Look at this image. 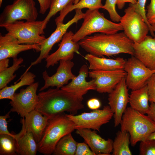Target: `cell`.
I'll use <instances>...</instances> for the list:
<instances>
[{
  "mask_svg": "<svg viewBox=\"0 0 155 155\" xmlns=\"http://www.w3.org/2000/svg\"><path fill=\"white\" fill-rule=\"evenodd\" d=\"M78 43L86 51L98 57H108L121 53L134 55L133 42L124 32L95 34L86 36Z\"/></svg>",
  "mask_w": 155,
  "mask_h": 155,
  "instance_id": "1",
  "label": "cell"
},
{
  "mask_svg": "<svg viewBox=\"0 0 155 155\" xmlns=\"http://www.w3.org/2000/svg\"><path fill=\"white\" fill-rule=\"evenodd\" d=\"M35 110L49 118L66 111L75 115L84 108L76 96L60 88H50L38 94Z\"/></svg>",
  "mask_w": 155,
  "mask_h": 155,
  "instance_id": "2",
  "label": "cell"
},
{
  "mask_svg": "<svg viewBox=\"0 0 155 155\" xmlns=\"http://www.w3.org/2000/svg\"><path fill=\"white\" fill-rule=\"evenodd\" d=\"M75 128L73 122L64 113L50 118L40 141L38 151L45 155L53 154L59 140Z\"/></svg>",
  "mask_w": 155,
  "mask_h": 155,
  "instance_id": "3",
  "label": "cell"
},
{
  "mask_svg": "<svg viewBox=\"0 0 155 155\" xmlns=\"http://www.w3.org/2000/svg\"><path fill=\"white\" fill-rule=\"evenodd\" d=\"M121 130L127 132L130 136V143L135 146L139 142L146 140L155 131V122L147 115L130 107H127L122 117Z\"/></svg>",
  "mask_w": 155,
  "mask_h": 155,
  "instance_id": "4",
  "label": "cell"
},
{
  "mask_svg": "<svg viewBox=\"0 0 155 155\" xmlns=\"http://www.w3.org/2000/svg\"><path fill=\"white\" fill-rule=\"evenodd\" d=\"M99 9H88L86 11L81 26L73 36V41L78 42L94 33L110 34L123 30L120 23H116L107 19Z\"/></svg>",
  "mask_w": 155,
  "mask_h": 155,
  "instance_id": "5",
  "label": "cell"
},
{
  "mask_svg": "<svg viewBox=\"0 0 155 155\" xmlns=\"http://www.w3.org/2000/svg\"><path fill=\"white\" fill-rule=\"evenodd\" d=\"M43 20L32 21L19 20L13 23L2 25L7 34L13 36L21 44H38L40 45L46 38L42 35L44 34L42 29Z\"/></svg>",
  "mask_w": 155,
  "mask_h": 155,
  "instance_id": "6",
  "label": "cell"
},
{
  "mask_svg": "<svg viewBox=\"0 0 155 155\" xmlns=\"http://www.w3.org/2000/svg\"><path fill=\"white\" fill-rule=\"evenodd\" d=\"M38 13L34 0H15L6 6L0 15V25L8 24L16 21H36Z\"/></svg>",
  "mask_w": 155,
  "mask_h": 155,
  "instance_id": "7",
  "label": "cell"
},
{
  "mask_svg": "<svg viewBox=\"0 0 155 155\" xmlns=\"http://www.w3.org/2000/svg\"><path fill=\"white\" fill-rule=\"evenodd\" d=\"M124 12L120 21L124 32L133 42H141L149 31L148 25L141 15L129 4Z\"/></svg>",
  "mask_w": 155,
  "mask_h": 155,
  "instance_id": "8",
  "label": "cell"
},
{
  "mask_svg": "<svg viewBox=\"0 0 155 155\" xmlns=\"http://www.w3.org/2000/svg\"><path fill=\"white\" fill-rule=\"evenodd\" d=\"M73 123L75 129L87 128L100 131L101 126L109 122L113 113L109 106H104L102 110H93L75 115L66 114Z\"/></svg>",
  "mask_w": 155,
  "mask_h": 155,
  "instance_id": "9",
  "label": "cell"
},
{
  "mask_svg": "<svg viewBox=\"0 0 155 155\" xmlns=\"http://www.w3.org/2000/svg\"><path fill=\"white\" fill-rule=\"evenodd\" d=\"M124 69L127 73V86L131 90L144 86L150 78L155 73V70L147 68L134 56H132L126 61Z\"/></svg>",
  "mask_w": 155,
  "mask_h": 155,
  "instance_id": "10",
  "label": "cell"
},
{
  "mask_svg": "<svg viewBox=\"0 0 155 155\" xmlns=\"http://www.w3.org/2000/svg\"><path fill=\"white\" fill-rule=\"evenodd\" d=\"M39 83L36 82L21 89L18 93H15L10 104L11 112L17 113L22 118H24L29 113L35 110L38 98L36 92Z\"/></svg>",
  "mask_w": 155,
  "mask_h": 155,
  "instance_id": "11",
  "label": "cell"
},
{
  "mask_svg": "<svg viewBox=\"0 0 155 155\" xmlns=\"http://www.w3.org/2000/svg\"><path fill=\"white\" fill-rule=\"evenodd\" d=\"M85 13L82 9L75 10V14L73 18L65 24L59 23L57 25L55 30L47 38H46L41 45L40 54L37 59L31 63L32 66L40 63L42 60L45 59L49 55V53L53 46L56 43L61 40L63 36L67 32L68 28L73 24L83 19Z\"/></svg>",
  "mask_w": 155,
  "mask_h": 155,
  "instance_id": "12",
  "label": "cell"
},
{
  "mask_svg": "<svg viewBox=\"0 0 155 155\" xmlns=\"http://www.w3.org/2000/svg\"><path fill=\"white\" fill-rule=\"evenodd\" d=\"M128 89L125 77L108 94V104L113 113L115 127L120 124L123 115L129 103Z\"/></svg>",
  "mask_w": 155,
  "mask_h": 155,
  "instance_id": "13",
  "label": "cell"
},
{
  "mask_svg": "<svg viewBox=\"0 0 155 155\" xmlns=\"http://www.w3.org/2000/svg\"><path fill=\"white\" fill-rule=\"evenodd\" d=\"M89 77L95 80L96 90L100 93H109L115 88L127 73L124 69L111 71L91 70Z\"/></svg>",
  "mask_w": 155,
  "mask_h": 155,
  "instance_id": "14",
  "label": "cell"
},
{
  "mask_svg": "<svg viewBox=\"0 0 155 155\" xmlns=\"http://www.w3.org/2000/svg\"><path fill=\"white\" fill-rule=\"evenodd\" d=\"M74 34L72 31H69L64 35L58 49L45 59L47 68L54 66L60 60H71L74 53H79L80 46L78 42L73 40Z\"/></svg>",
  "mask_w": 155,
  "mask_h": 155,
  "instance_id": "15",
  "label": "cell"
},
{
  "mask_svg": "<svg viewBox=\"0 0 155 155\" xmlns=\"http://www.w3.org/2000/svg\"><path fill=\"white\" fill-rule=\"evenodd\" d=\"M56 72L51 76H49L46 70L42 73V77L44 81V86L39 90L42 91L50 87L55 86L61 88L64 85L68 83L70 80L76 76L71 71L74 65L71 60H60Z\"/></svg>",
  "mask_w": 155,
  "mask_h": 155,
  "instance_id": "16",
  "label": "cell"
},
{
  "mask_svg": "<svg viewBox=\"0 0 155 155\" xmlns=\"http://www.w3.org/2000/svg\"><path fill=\"white\" fill-rule=\"evenodd\" d=\"M40 45L38 44H19L15 37L7 34L3 35L0 33V60L9 58H17L18 54L23 51L33 49L40 52Z\"/></svg>",
  "mask_w": 155,
  "mask_h": 155,
  "instance_id": "17",
  "label": "cell"
},
{
  "mask_svg": "<svg viewBox=\"0 0 155 155\" xmlns=\"http://www.w3.org/2000/svg\"><path fill=\"white\" fill-rule=\"evenodd\" d=\"M76 133L82 137L96 155H109L113 152V141L105 140L96 131L87 128L76 129Z\"/></svg>",
  "mask_w": 155,
  "mask_h": 155,
  "instance_id": "18",
  "label": "cell"
},
{
  "mask_svg": "<svg viewBox=\"0 0 155 155\" xmlns=\"http://www.w3.org/2000/svg\"><path fill=\"white\" fill-rule=\"evenodd\" d=\"M88 69L87 65H83L80 69L78 75L72 80L71 82L61 88L74 94L82 101L83 96L89 90H96V89L94 79L89 82L86 80L88 75Z\"/></svg>",
  "mask_w": 155,
  "mask_h": 155,
  "instance_id": "19",
  "label": "cell"
},
{
  "mask_svg": "<svg viewBox=\"0 0 155 155\" xmlns=\"http://www.w3.org/2000/svg\"><path fill=\"white\" fill-rule=\"evenodd\" d=\"M134 56L146 67L155 70V37L147 36L140 43L133 42Z\"/></svg>",
  "mask_w": 155,
  "mask_h": 155,
  "instance_id": "20",
  "label": "cell"
},
{
  "mask_svg": "<svg viewBox=\"0 0 155 155\" xmlns=\"http://www.w3.org/2000/svg\"><path fill=\"white\" fill-rule=\"evenodd\" d=\"M22 129L18 133L15 134L17 152L20 155H35L38 151V143L32 133L26 127L23 118L20 120Z\"/></svg>",
  "mask_w": 155,
  "mask_h": 155,
  "instance_id": "21",
  "label": "cell"
},
{
  "mask_svg": "<svg viewBox=\"0 0 155 155\" xmlns=\"http://www.w3.org/2000/svg\"><path fill=\"white\" fill-rule=\"evenodd\" d=\"M85 59L88 62V69L91 70L111 71L124 69L126 61L123 58L115 59L100 57L90 54H86Z\"/></svg>",
  "mask_w": 155,
  "mask_h": 155,
  "instance_id": "22",
  "label": "cell"
},
{
  "mask_svg": "<svg viewBox=\"0 0 155 155\" xmlns=\"http://www.w3.org/2000/svg\"><path fill=\"white\" fill-rule=\"evenodd\" d=\"M23 118L27 129L33 134L36 142L40 140L49 119L34 110Z\"/></svg>",
  "mask_w": 155,
  "mask_h": 155,
  "instance_id": "23",
  "label": "cell"
},
{
  "mask_svg": "<svg viewBox=\"0 0 155 155\" xmlns=\"http://www.w3.org/2000/svg\"><path fill=\"white\" fill-rule=\"evenodd\" d=\"M146 84L141 88L131 90L129 95V103L133 109L144 114H146L150 106Z\"/></svg>",
  "mask_w": 155,
  "mask_h": 155,
  "instance_id": "24",
  "label": "cell"
},
{
  "mask_svg": "<svg viewBox=\"0 0 155 155\" xmlns=\"http://www.w3.org/2000/svg\"><path fill=\"white\" fill-rule=\"evenodd\" d=\"M28 68L22 75L19 82L14 83V85L9 86H7L1 89L0 90V99H5L11 100L13 97L15 92L20 87L26 85L29 86L34 83L36 75L31 72L28 71Z\"/></svg>",
  "mask_w": 155,
  "mask_h": 155,
  "instance_id": "25",
  "label": "cell"
},
{
  "mask_svg": "<svg viewBox=\"0 0 155 155\" xmlns=\"http://www.w3.org/2000/svg\"><path fill=\"white\" fill-rule=\"evenodd\" d=\"M102 0H80L76 3L69 5L60 11L59 15L55 19L56 25L63 23L65 18L70 12L76 9H82L87 8L88 9L101 8L103 5Z\"/></svg>",
  "mask_w": 155,
  "mask_h": 155,
  "instance_id": "26",
  "label": "cell"
},
{
  "mask_svg": "<svg viewBox=\"0 0 155 155\" xmlns=\"http://www.w3.org/2000/svg\"><path fill=\"white\" fill-rule=\"evenodd\" d=\"M130 136L127 131L120 130L116 133L113 142V155H131L129 148Z\"/></svg>",
  "mask_w": 155,
  "mask_h": 155,
  "instance_id": "27",
  "label": "cell"
},
{
  "mask_svg": "<svg viewBox=\"0 0 155 155\" xmlns=\"http://www.w3.org/2000/svg\"><path fill=\"white\" fill-rule=\"evenodd\" d=\"M77 143L71 133H69L59 140L53 154L55 155H75Z\"/></svg>",
  "mask_w": 155,
  "mask_h": 155,
  "instance_id": "28",
  "label": "cell"
},
{
  "mask_svg": "<svg viewBox=\"0 0 155 155\" xmlns=\"http://www.w3.org/2000/svg\"><path fill=\"white\" fill-rule=\"evenodd\" d=\"M23 61L22 57L13 59L12 65L0 72V89L6 86L8 84L16 78V75L14 73L21 66L20 65Z\"/></svg>",
  "mask_w": 155,
  "mask_h": 155,
  "instance_id": "29",
  "label": "cell"
},
{
  "mask_svg": "<svg viewBox=\"0 0 155 155\" xmlns=\"http://www.w3.org/2000/svg\"><path fill=\"white\" fill-rule=\"evenodd\" d=\"M75 0H50V5L49 12L44 19L42 29L46 27L51 19L58 12H60L67 7L73 4Z\"/></svg>",
  "mask_w": 155,
  "mask_h": 155,
  "instance_id": "30",
  "label": "cell"
},
{
  "mask_svg": "<svg viewBox=\"0 0 155 155\" xmlns=\"http://www.w3.org/2000/svg\"><path fill=\"white\" fill-rule=\"evenodd\" d=\"M0 155H18L14 137L6 134L0 135Z\"/></svg>",
  "mask_w": 155,
  "mask_h": 155,
  "instance_id": "31",
  "label": "cell"
},
{
  "mask_svg": "<svg viewBox=\"0 0 155 155\" xmlns=\"http://www.w3.org/2000/svg\"><path fill=\"white\" fill-rule=\"evenodd\" d=\"M117 1V0H106L105 4L101 8L108 12L111 19L115 22H120L121 18L116 9Z\"/></svg>",
  "mask_w": 155,
  "mask_h": 155,
  "instance_id": "32",
  "label": "cell"
},
{
  "mask_svg": "<svg viewBox=\"0 0 155 155\" xmlns=\"http://www.w3.org/2000/svg\"><path fill=\"white\" fill-rule=\"evenodd\" d=\"M140 155H155V140H146L140 142Z\"/></svg>",
  "mask_w": 155,
  "mask_h": 155,
  "instance_id": "33",
  "label": "cell"
},
{
  "mask_svg": "<svg viewBox=\"0 0 155 155\" xmlns=\"http://www.w3.org/2000/svg\"><path fill=\"white\" fill-rule=\"evenodd\" d=\"M136 3L133 4H129L132 6L134 9L142 16L145 22L148 25L149 28V31L152 36L155 37L154 32L152 30L151 26L148 21L146 17V13L145 9L146 3L147 0H137Z\"/></svg>",
  "mask_w": 155,
  "mask_h": 155,
  "instance_id": "34",
  "label": "cell"
},
{
  "mask_svg": "<svg viewBox=\"0 0 155 155\" xmlns=\"http://www.w3.org/2000/svg\"><path fill=\"white\" fill-rule=\"evenodd\" d=\"M149 101L155 103V73L153 74L146 82Z\"/></svg>",
  "mask_w": 155,
  "mask_h": 155,
  "instance_id": "35",
  "label": "cell"
},
{
  "mask_svg": "<svg viewBox=\"0 0 155 155\" xmlns=\"http://www.w3.org/2000/svg\"><path fill=\"white\" fill-rule=\"evenodd\" d=\"M11 112L10 111L5 115L0 116V135H8L14 137L15 134L9 132L7 128V119L10 117L9 114Z\"/></svg>",
  "mask_w": 155,
  "mask_h": 155,
  "instance_id": "36",
  "label": "cell"
},
{
  "mask_svg": "<svg viewBox=\"0 0 155 155\" xmlns=\"http://www.w3.org/2000/svg\"><path fill=\"white\" fill-rule=\"evenodd\" d=\"M86 143L77 142L75 155H95Z\"/></svg>",
  "mask_w": 155,
  "mask_h": 155,
  "instance_id": "37",
  "label": "cell"
},
{
  "mask_svg": "<svg viewBox=\"0 0 155 155\" xmlns=\"http://www.w3.org/2000/svg\"><path fill=\"white\" fill-rule=\"evenodd\" d=\"M147 8L146 17L148 21L150 23L155 20V0H151L150 3L147 6Z\"/></svg>",
  "mask_w": 155,
  "mask_h": 155,
  "instance_id": "38",
  "label": "cell"
},
{
  "mask_svg": "<svg viewBox=\"0 0 155 155\" xmlns=\"http://www.w3.org/2000/svg\"><path fill=\"white\" fill-rule=\"evenodd\" d=\"M87 104L88 108L92 110L98 109L101 106V103L98 99L93 98L89 100Z\"/></svg>",
  "mask_w": 155,
  "mask_h": 155,
  "instance_id": "39",
  "label": "cell"
},
{
  "mask_svg": "<svg viewBox=\"0 0 155 155\" xmlns=\"http://www.w3.org/2000/svg\"><path fill=\"white\" fill-rule=\"evenodd\" d=\"M40 5L39 13L44 14L49 8L50 5V0H37Z\"/></svg>",
  "mask_w": 155,
  "mask_h": 155,
  "instance_id": "40",
  "label": "cell"
},
{
  "mask_svg": "<svg viewBox=\"0 0 155 155\" xmlns=\"http://www.w3.org/2000/svg\"><path fill=\"white\" fill-rule=\"evenodd\" d=\"M150 108L147 113L148 116L155 122V103H150Z\"/></svg>",
  "mask_w": 155,
  "mask_h": 155,
  "instance_id": "41",
  "label": "cell"
},
{
  "mask_svg": "<svg viewBox=\"0 0 155 155\" xmlns=\"http://www.w3.org/2000/svg\"><path fill=\"white\" fill-rule=\"evenodd\" d=\"M137 1V0H117L116 5L118 8L121 9L123 8L126 3L129 2L134 4L136 3Z\"/></svg>",
  "mask_w": 155,
  "mask_h": 155,
  "instance_id": "42",
  "label": "cell"
},
{
  "mask_svg": "<svg viewBox=\"0 0 155 155\" xmlns=\"http://www.w3.org/2000/svg\"><path fill=\"white\" fill-rule=\"evenodd\" d=\"M9 59L8 58L0 60V72L9 67Z\"/></svg>",
  "mask_w": 155,
  "mask_h": 155,
  "instance_id": "43",
  "label": "cell"
},
{
  "mask_svg": "<svg viewBox=\"0 0 155 155\" xmlns=\"http://www.w3.org/2000/svg\"><path fill=\"white\" fill-rule=\"evenodd\" d=\"M151 29L153 32H155V20L150 23Z\"/></svg>",
  "mask_w": 155,
  "mask_h": 155,
  "instance_id": "44",
  "label": "cell"
},
{
  "mask_svg": "<svg viewBox=\"0 0 155 155\" xmlns=\"http://www.w3.org/2000/svg\"><path fill=\"white\" fill-rule=\"evenodd\" d=\"M155 140V131L150 134L146 140Z\"/></svg>",
  "mask_w": 155,
  "mask_h": 155,
  "instance_id": "45",
  "label": "cell"
},
{
  "mask_svg": "<svg viewBox=\"0 0 155 155\" xmlns=\"http://www.w3.org/2000/svg\"><path fill=\"white\" fill-rule=\"evenodd\" d=\"M3 0H0V7H1L2 5Z\"/></svg>",
  "mask_w": 155,
  "mask_h": 155,
  "instance_id": "46",
  "label": "cell"
},
{
  "mask_svg": "<svg viewBox=\"0 0 155 155\" xmlns=\"http://www.w3.org/2000/svg\"><path fill=\"white\" fill-rule=\"evenodd\" d=\"M80 0H75L73 4L76 3H77Z\"/></svg>",
  "mask_w": 155,
  "mask_h": 155,
  "instance_id": "47",
  "label": "cell"
}]
</instances>
